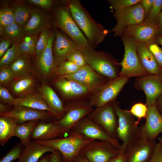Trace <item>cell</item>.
Returning <instances> with one entry per match:
<instances>
[{
	"label": "cell",
	"instance_id": "obj_42",
	"mask_svg": "<svg viewBox=\"0 0 162 162\" xmlns=\"http://www.w3.org/2000/svg\"><path fill=\"white\" fill-rule=\"evenodd\" d=\"M67 60L72 62L80 68L87 64L85 57L79 49L71 52L68 56Z\"/></svg>",
	"mask_w": 162,
	"mask_h": 162
},
{
	"label": "cell",
	"instance_id": "obj_16",
	"mask_svg": "<svg viewBox=\"0 0 162 162\" xmlns=\"http://www.w3.org/2000/svg\"><path fill=\"white\" fill-rule=\"evenodd\" d=\"M90 104L78 103L67 108L66 112L56 122L63 134L71 130L82 118L88 116L92 111Z\"/></svg>",
	"mask_w": 162,
	"mask_h": 162
},
{
	"label": "cell",
	"instance_id": "obj_60",
	"mask_svg": "<svg viewBox=\"0 0 162 162\" xmlns=\"http://www.w3.org/2000/svg\"><path fill=\"white\" fill-rule=\"evenodd\" d=\"M158 75L162 83V67L160 68Z\"/></svg>",
	"mask_w": 162,
	"mask_h": 162
},
{
	"label": "cell",
	"instance_id": "obj_8",
	"mask_svg": "<svg viewBox=\"0 0 162 162\" xmlns=\"http://www.w3.org/2000/svg\"><path fill=\"white\" fill-rule=\"evenodd\" d=\"M120 153L119 150L112 143L98 140L90 142L80 152L90 162H108Z\"/></svg>",
	"mask_w": 162,
	"mask_h": 162
},
{
	"label": "cell",
	"instance_id": "obj_61",
	"mask_svg": "<svg viewBox=\"0 0 162 162\" xmlns=\"http://www.w3.org/2000/svg\"><path fill=\"white\" fill-rule=\"evenodd\" d=\"M159 142L160 143L162 146V135L159 138Z\"/></svg>",
	"mask_w": 162,
	"mask_h": 162
},
{
	"label": "cell",
	"instance_id": "obj_32",
	"mask_svg": "<svg viewBox=\"0 0 162 162\" xmlns=\"http://www.w3.org/2000/svg\"><path fill=\"white\" fill-rule=\"evenodd\" d=\"M7 68L13 71L17 79L28 74L33 70L30 58L22 55Z\"/></svg>",
	"mask_w": 162,
	"mask_h": 162
},
{
	"label": "cell",
	"instance_id": "obj_6",
	"mask_svg": "<svg viewBox=\"0 0 162 162\" xmlns=\"http://www.w3.org/2000/svg\"><path fill=\"white\" fill-rule=\"evenodd\" d=\"M124 47V54L120 63L121 69L118 76L129 78L149 74L142 66L137 52V41L134 38L122 34L120 36Z\"/></svg>",
	"mask_w": 162,
	"mask_h": 162
},
{
	"label": "cell",
	"instance_id": "obj_27",
	"mask_svg": "<svg viewBox=\"0 0 162 162\" xmlns=\"http://www.w3.org/2000/svg\"><path fill=\"white\" fill-rule=\"evenodd\" d=\"M55 85L64 95L68 97L81 96L89 93L86 88L79 83L62 76L56 82Z\"/></svg>",
	"mask_w": 162,
	"mask_h": 162
},
{
	"label": "cell",
	"instance_id": "obj_52",
	"mask_svg": "<svg viewBox=\"0 0 162 162\" xmlns=\"http://www.w3.org/2000/svg\"><path fill=\"white\" fill-rule=\"evenodd\" d=\"M49 162H63L59 152L56 150L52 153Z\"/></svg>",
	"mask_w": 162,
	"mask_h": 162
},
{
	"label": "cell",
	"instance_id": "obj_21",
	"mask_svg": "<svg viewBox=\"0 0 162 162\" xmlns=\"http://www.w3.org/2000/svg\"><path fill=\"white\" fill-rule=\"evenodd\" d=\"M55 27L51 30L47 45L40 55L36 58L37 67L40 72L45 76L49 75L55 68L54 64L52 46L55 38Z\"/></svg>",
	"mask_w": 162,
	"mask_h": 162
},
{
	"label": "cell",
	"instance_id": "obj_41",
	"mask_svg": "<svg viewBox=\"0 0 162 162\" xmlns=\"http://www.w3.org/2000/svg\"><path fill=\"white\" fill-rule=\"evenodd\" d=\"M147 106L142 103L134 104L129 110L131 113L138 118L137 121L139 124L140 120L142 118H145L147 111Z\"/></svg>",
	"mask_w": 162,
	"mask_h": 162
},
{
	"label": "cell",
	"instance_id": "obj_44",
	"mask_svg": "<svg viewBox=\"0 0 162 162\" xmlns=\"http://www.w3.org/2000/svg\"><path fill=\"white\" fill-rule=\"evenodd\" d=\"M29 4L35 5L52 12L55 1L52 0H28Z\"/></svg>",
	"mask_w": 162,
	"mask_h": 162
},
{
	"label": "cell",
	"instance_id": "obj_57",
	"mask_svg": "<svg viewBox=\"0 0 162 162\" xmlns=\"http://www.w3.org/2000/svg\"><path fill=\"white\" fill-rule=\"evenodd\" d=\"M7 106L2 104H0V114H4L8 112Z\"/></svg>",
	"mask_w": 162,
	"mask_h": 162
},
{
	"label": "cell",
	"instance_id": "obj_33",
	"mask_svg": "<svg viewBox=\"0 0 162 162\" xmlns=\"http://www.w3.org/2000/svg\"><path fill=\"white\" fill-rule=\"evenodd\" d=\"M3 28L0 37L9 41L12 44H18L25 36L23 28L15 22L8 26L3 27Z\"/></svg>",
	"mask_w": 162,
	"mask_h": 162
},
{
	"label": "cell",
	"instance_id": "obj_36",
	"mask_svg": "<svg viewBox=\"0 0 162 162\" xmlns=\"http://www.w3.org/2000/svg\"><path fill=\"white\" fill-rule=\"evenodd\" d=\"M52 27L44 30L40 33L35 48L34 55L36 58L40 55L46 47L49 40L50 31Z\"/></svg>",
	"mask_w": 162,
	"mask_h": 162
},
{
	"label": "cell",
	"instance_id": "obj_17",
	"mask_svg": "<svg viewBox=\"0 0 162 162\" xmlns=\"http://www.w3.org/2000/svg\"><path fill=\"white\" fill-rule=\"evenodd\" d=\"M79 49L75 42L68 36L55 27V38L52 46V52L55 68L67 60L69 55Z\"/></svg>",
	"mask_w": 162,
	"mask_h": 162
},
{
	"label": "cell",
	"instance_id": "obj_31",
	"mask_svg": "<svg viewBox=\"0 0 162 162\" xmlns=\"http://www.w3.org/2000/svg\"><path fill=\"white\" fill-rule=\"evenodd\" d=\"M38 120L32 121L21 124H18L15 129L14 136L18 137L20 142L25 147L31 142L32 133L38 123Z\"/></svg>",
	"mask_w": 162,
	"mask_h": 162
},
{
	"label": "cell",
	"instance_id": "obj_18",
	"mask_svg": "<svg viewBox=\"0 0 162 162\" xmlns=\"http://www.w3.org/2000/svg\"><path fill=\"white\" fill-rule=\"evenodd\" d=\"M145 123L140 127L141 138L154 141L162 133V115L157 110L155 105L147 106Z\"/></svg>",
	"mask_w": 162,
	"mask_h": 162
},
{
	"label": "cell",
	"instance_id": "obj_49",
	"mask_svg": "<svg viewBox=\"0 0 162 162\" xmlns=\"http://www.w3.org/2000/svg\"><path fill=\"white\" fill-rule=\"evenodd\" d=\"M154 0H142L140 2L144 10L145 19L150 14Z\"/></svg>",
	"mask_w": 162,
	"mask_h": 162
},
{
	"label": "cell",
	"instance_id": "obj_9",
	"mask_svg": "<svg viewBox=\"0 0 162 162\" xmlns=\"http://www.w3.org/2000/svg\"><path fill=\"white\" fill-rule=\"evenodd\" d=\"M62 77L76 82L86 88L89 92L94 94L110 81L107 78L94 71L87 64L73 74Z\"/></svg>",
	"mask_w": 162,
	"mask_h": 162
},
{
	"label": "cell",
	"instance_id": "obj_48",
	"mask_svg": "<svg viewBox=\"0 0 162 162\" xmlns=\"http://www.w3.org/2000/svg\"><path fill=\"white\" fill-rule=\"evenodd\" d=\"M150 162H162V146L160 142L157 143L155 150Z\"/></svg>",
	"mask_w": 162,
	"mask_h": 162
},
{
	"label": "cell",
	"instance_id": "obj_23",
	"mask_svg": "<svg viewBox=\"0 0 162 162\" xmlns=\"http://www.w3.org/2000/svg\"><path fill=\"white\" fill-rule=\"evenodd\" d=\"M56 150L51 146L33 140L23 149L17 162H38L45 153H52Z\"/></svg>",
	"mask_w": 162,
	"mask_h": 162
},
{
	"label": "cell",
	"instance_id": "obj_37",
	"mask_svg": "<svg viewBox=\"0 0 162 162\" xmlns=\"http://www.w3.org/2000/svg\"><path fill=\"white\" fill-rule=\"evenodd\" d=\"M80 68L72 62L66 60L56 67L53 72L60 77L73 74Z\"/></svg>",
	"mask_w": 162,
	"mask_h": 162
},
{
	"label": "cell",
	"instance_id": "obj_12",
	"mask_svg": "<svg viewBox=\"0 0 162 162\" xmlns=\"http://www.w3.org/2000/svg\"><path fill=\"white\" fill-rule=\"evenodd\" d=\"M54 26L52 12L37 6H32L31 16L23 28L25 36L39 34L44 30Z\"/></svg>",
	"mask_w": 162,
	"mask_h": 162
},
{
	"label": "cell",
	"instance_id": "obj_46",
	"mask_svg": "<svg viewBox=\"0 0 162 162\" xmlns=\"http://www.w3.org/2000/svg\"><path fill=\"white\" fill-rule=\"evenodd\" d=\"M17 45L22 55L30 58L34 55L35 53L32 50L27 42L24 39L17 44Z\"/></svg>",
	"mask_w": 162,
	"mask_h": 162
},
{
	"label": "cell",
	"instance_id": "obj_19",
	"mask_svg": "<svg viewBox=\"0 0 162 162\" xmlns=\"http://www.w3.org/2000/svg\"><path fill=\"white\" fill-rule=\"evenodd\" d=\"M158 28L156 24L143 22L129 26L125 29L123 34L132 38L148 46L154 42Z\"/></svg>",
	"mask_w": 162,
	"mask_h": 162
},
{
	"label": "cell",
	"instance_id": "obj_24",
	"mask_svg": "<svg viewBox=\"0 0 162 162\" xmlns=\"http://www.w3.org/2000/svg\"><path fill=\"white\" fill-rule=\"evenodd\" d=\"M39 92L56 118L59 120L62 118L66 112L67 108L55 91L48 85L44 84L40 88Z\"/></svg>",
	"mask_w": 162,
	"mask_h": 162
},
{
	"label": "cell",
	"instance_id": "obj_4",
	"mask_svg": "<svg viewBox=\"0 0 162 162\" xmlns=\"http://www.w3.org/2000/svg\"><path fill=\"white\" fill-rule=\"evenodd\" d=\"M87 64L94 71L110 80L118 76L120 63L112 56L102 51H97L90 47L79 49Z\"/></svg>",
	"mask_w": 162,
	"mask_h": 162
},
{
	"label": "cell",
	"instance_id": "obj_56",
	"mask_svg": "<svg viewBox=\"0 0 162 162\" xmlns=\"http://www.w3.org/2000/svg\"><path fill=\"white\" fill-rule=\"evenodd\" d=\"M75 162H90L80 153L75 159Z\"/></svg>",
	"mask_w": 162,
	"mask_h": 162
},
{
	"label": "cell",
	"instance_id": "obj_20",
	"mask_svg": "<svg viewBox=\"0 0 162 162\" xmlns=\"http://www.w3.org/2000/svg\"><path fill=\"white\" fill-rule=\"evenodd\" d=\"M0 115L14 118L17 120L18 124L34 120L45 121L49 119L52 116H54L48 111L23 106H15L9 112Z\"/></svg>",
	"mask_w": 162,
	"mask_h": 162
},
{
	"label": "cell",
	"instance_id": "obj_5",
	"mask_svg": "<svg viewBox=\"0 0 162 162\" xmlns=\"http://www.w3.org/2000/svg\"><path fill=\"white\" fill-rule=\"evenodd\" d=\"M113 102L118 117L117 137L123 141L120 152L123 154L128 145L141 138L140 127L129 110L121 109L117 102Z\"/></svg>",
	"mask_w": 162,
	"mask_h": 162
},
{
	"label": "cell",
	"instance_id": "obj_50",
	"mask_svg": "<svg viewBox=\"0 0 162 162\" xmlns=\"http://www.w3.org/2000/svg\"><path fill=\"white\" fill-rule=\"evenodd\" d=\"M12 44L9 41L0 37V58H1L5 53Z\"/></svg>",
	"mask_w": 162,
	"mask_h": 162
},
{
	"label": "cell",
	"instance_id": "obj_11",
	"mask_svg": "<svg viewBox=\"0 0 162 162\" xmlns=\"http://www.w3.org/2000/svg\"><path fill=\"white\" fill-rule=\"evenodd\" d=\"M129 78L123 76H118L110 80L91 99L89 104L91 106L99 107L115 101Z\"/></svg>",
	"mask_w": 162,
	"mask_h": 162
},
{
	"label": "cell",
	"instance_id": "obj_43",
	"mask_svg": "<svg viewBox=\"0 0 162 162\" xmlns=\"http://www.w3.org/2000/svg\"><path fill=\"white\" fill-rule=\"evenodd\" d=\"M16 77L13 71L7 68L0 67V82L1 86L6 85L12 82Z\"/></svg>",
	"mask_w": 162,
	"mask_h": 162
},
{
	"label": "cell",
	"instance_id": "obj_13",
	"mask_svg": "<svg viewBox=\"0 0 162 162\" xmlns=\"http://www.w3.org/2000/svg\"><path fill=\"white\" fill-rule=\"evenodd\" d=\"M71 130L78 132L89 139L109 142L119 150L121 148L122 144L117 139L111 136L88 116L81 119Z\"/></svg>",
	"mask_w": 162,
	"mask_h": 162
},
{
	"label": "cell",
	"instance_id": "obj_45",
	"mask_svg": "<svg viewBox=\"0 0 162 162\" xmlns=\"http://www.w3.org/2000/svg\"><path fill=\"white\" fill-rule=\"evenodd\" d=\"M157 63L160 68L162 67V48L160 47L155 42L148 45Z\"/></svg>",
	"mask_w": 162,
	"mask_h": 162
},
{
	"label": "cell",
	"instance_id": "obj_47",
	"mask_svg": "<svg viewBox=\"0 0 162 162\" xmlns=\"http://www.w3.org/2000/svg\"><path fill=\"white\" fill-rule=\"evenodd\" d=\"M0 97L3 102L12 105L15 98L10 93L8 90L3 86H0Z\"/></svg>",
	"mask_w": 162,
	"mask_h": 162
},
{
	"label": "cell",
	"instance_id": "obj_26",
	"mask_svg": "<svg viewBox=\"0 0 162 162\" xmlns=\"http://www.w3.org/2000/svg\"><path fill=\"white\" fill-rule=\"evenodd\" d=\"M12 105L15 106H23L47 111L56 117L53 112L40 94H28L23 97L15 98Z\"/></svg>",
	"mask_w": 162,
	"mask_h": 162
},
{
	"label": "cell",
	"instance_id": "obj_59",
	"mask_svg": "<svg viewBox=\"0 0 162 162\" xmlns=\"http://www.w3.org/2000/svg\"><path fill=\"white\" fill-rule=\"evenodd\" d=\"M154 42L158 45H160L162 46V34L157 35Z\"/></svg>",
	"mask_w": 162,
	"mask_h": 162
},
{
	"label": "cell",
	"instance_id": "obj_7",
	"mask_svg": "<svg viewBox=\"0 0 162 162\" xmlns=\"http://www.w3.org/2000/svg\"><path fill=\"white\" fill-rule=\"evenodd\" d=\"M113 16L115 18L117 23L110 32L114 33L115 37L120 36L128 26L142 23L145 20L144 11L140 3L114 10Z\"/></svg>",
	"mask_w": 162,
	"mask_h": 162
},
{
	"label": "cell",
	"instance_id": "obj_38",
	"mask_svg": "<svg viewBox=\"0 0 162 162\" xmlns=\"http://www.w3.org/2000/svg\"><path fill=\"white\" fill-rule=\"evenodd\" d=\"M162 10V0H154L151 11L144 22L157 25L158 17Z\"/></svg>",
	"mask_w": 162,
	"mask_h": 162
},
{
	"label": "cell",
	"instance_id": "obj_2",
	"mask_svg": "<svg viewBox=\"0 0 162 162\" xmlns=\"http://www.w3.org/2000/svg\"><path fill=\"white\" fill-rule=\"evenodd\" d=\"M52 12L55 27L70 38L79 49L90 47L86 38L73 18L65 0L55 1Z\"/></svg>",
	"mask_w": 162,
	"mask_h": 162
},
{
	"label": "cell",
	"instance_id": "obj_29",
	"mask_svg": "<svg viewBox=\"0 0 162 162\" xmlns=\"http://www.w3.org/2000/svg\"><path fill=\"white\" fill-rule=\"evenodd\" d=\"M14 14L15 22L23 28L30 17L32 6L20 2L10 4Z\"/></svg>",
	"mask_w": 162,
	"mask_h": 162
},
{
	"label": "cell",
	"instance_id": "obj_3",
	"mask_svg": "<svg viewBox=\"0 0 162 162\" xmlns=\"http://www.w3.org/2000/svg\"><path fill=\"white\" fill-rule=\"evenodd\" d=\"M93 140L87 138L78 132L71 130L69 135L65 137L47 141H34L51 146L58 151L63 162H75L82 149Z\"/></svg>",
	"mask_w": 162,
	"mask_h": 162
},
{
	"label": "cell",
	"instance_id": "obj_28",
	"mask_svg": "<svg viewBox=\"0 0 162 162\" xmlns=\"http://www.w3.org/2000/svg\"><path fill=\"white\" fill-rule=\"evenodd\" d=\"M18 122L12 117L0 115V144L2 146L5 144L12 136H14L15 129Z\"/></svg>",
	"mask_w": 162,
	"mask_h": 162
},
{
	"label": "cell",
	"instance_id": "obj_22",
	"mask_svg": "<svg viewBox=\"0 0 162 162\" xmlns=\"http://www.w3.org/2000/svg\"><path fill=\"white\" fill-rule=\"evenodd\" d=\"M63 134L56 121L54 122H39L34 128L31 139L36 141H47L52 140Z\"/></svg>",
	"mask_w": 162,
	"mask_h": 162
},
{
	"label": "cell",
	"instance_id": "obj_55",
	"mask_svg": "<svg viewBox=\"0 0 162 162\" xmlns=\"http://www.w3.org/2000/svg\"><path fill=\"white\" fill-rule=\"evenodd\" d=\"M157 25L158 28V35L162 34V10L158 17L157 22Z\"/></svg>",
	"mask_w": 162,
	"mask_h": 162
},
{
	"label": "cell",
	"instance_id": "obj_30",
	"mask_svg": "<svg viewBox=\"0 0 162 162\" xmlns=\"http://www.w3.org/2000/svg\"><path fill=\"white\" fill-rule=\"evenodd\" d=\"M35 86L34 79L28 74L17 78L13 82L11 88L17 95L28 94L33 90Z\"/></svg>",
	"mask_w": 162,
	"mask_h": 162
},
{
	"label": "cell",
	"instance_id": "obj_15",
	"mask_svg": "<svg viewBox=\"0 0 162 162\" xmlns=\"http://www.w3.org/2000/svg\"><path fill=\"white\" fill-rule=\"evenodd\" d=\"M134 85L136 89L144 92L147 106L155 105L156 99L162 94V83L158 74L136 77Z\"/></svg>",
	"mask_w": 162,
	"mask_h": 162
},
{
	"label": "cell",
	"instance_id": "obj_54",
	"mask_svg": "<svg viewBox=\"0 0 162 162\" xmlns=\"http://www.w3.org/2000/svg\"><path fill=\"white\" fill-rule=\"evenodd\" d=\"M155 106L158 111L162 115V94L156 99Z\"/></svg>",
	"mask_w": 162,
	"mask_h": 162
},
{
	"label": "cell",
	"instance_id": "obj_51",
	"mask_svg": "<svg viewBox=\"0 0 162 162\" xmlns=\"http://www.w3.org/2000/svg\"><path fill=\"white\" fill-rule=\"evenodd\" d=\"M39 34L26 36H25L24 38V40L27 42L32 50L34 53L36 45Z\"/></svg>",
	"mask_w": 162,
	"mask_h": 162
},
{
	"label": "cell",
	"instance_id": "obj_34",
	"mask_svg": "<svg viewBox=\"0 0 162 162\" xmlns=\"http://www.w3.org/2000/svg\"><path fill=\"white\" fill-rule=\"evenodd\" d=\"M22 55L17 44H12L11 47L1 58L0 67L8 68Z\"/></svg>",
	"mask_w": 162,
	"mask_h": 162
},
{
	"label": "cell",
	"instance_id": "obj_39",
	"mask_svg": "<svg viewBox=\"0 0 162 162\" xmlns=\"http://www.w3.org/2000/svg\"><path fill=\"white\" fill-rule=\"evenodd\" d=\"M142 0H109L110 8L115 10L127 8L140 3Z\"/></svg>",
	"mask_w": 162,
	"mask_h": 162
},
{
	"label": "cell",
	"instance_id": "obj_40",
	"mask_svg": "<svg viewBox=\"0 0 162 162\" xmlns=\"http://www.w3.org/2000/svg\"><path fill=\"white\" fill-rule=\"evenodd\" d=\"M23 146L21 142L16 145L1 159L0 162H12L18 159L23 149Z\"/></svg>",
	"mask_w": 162,
	"mask_h": 162
},
{
	"label": "cell",
	"instance_id": "obj_35",
	"mask_svg": "<svg viewBox=\"0 0 162 162\" xmlns=\"http://www.w3.org/2000/svg\"><path fill=\"white\" fill-rule=\"evenodd\" d=\"M0 25L5 27L15 22L13 11L8 3L1 4Z\"/></svg>",
	"mask_w": 162,
	"mask_h": 162
},
{
	"label": "cell",
	"instance_id": "obj_25",
	"mask_svg": "<svg viewBox=\"0 0 162 162\" xmlns=\"http://www.w3.org/2000/svg\"><path fill=\"white\" fill-rule=\"evenodd\" d=\"M137 52L140 62L145 70L149 74H158L160 68L148 45L137 41Z\"/></svg>",
	"mask_w": 162,
	"mask_h": 162
},
{
	"label": "cell",
	"instance_id": "obj_14",
	"mask_svg": "<svg viewBox=\"0 0 162 162\" xmlns=\"http://www.w3.org/2000/svg\"><path fill=\"white\" fill-rule=\"evenodd\" d=\"M155 140L140 138L127 147L125 153L127 162H150L155 150Z\"/></svg>",
	"mask_w": 162,
	"mask_h": 162
},
{
	"label": "cell",
	"instance_id": "obj_1",
	"mask_svg": "<svg viewBox=\"0 0 162 162\" xmlns=\"http://www.w3.org/2000/svg\"><path fill=\"white\" fill-rule=\"evenodd\" d=\"M71 14L86 38L90 46L95 49L110 32L96 22L79 0H65Z\"/></svg>",
	"mask_w": 162,
	"mask_h": 162
},
{
	"label": "cell",
	"instance_id": "obj_10",
	"mask_svg": "<svg viewBox=\"0 0 162 162\" xmlns=\"http://www.w3.org/2000/svg\"><path fill=\"white\" fill-rule=\"evenodd\" d=\"M113 102L101 107H96L88 116L111 136L117 138L118 117Z\"/></svg>",
	"mask_w": 162,
	"mask_h": 162
},
{
	"label": "cell",
	"instance_id": "obj_58",
	"mask_svg": "<svg viewBox=\"0 0 162 162\" xmlns=\"http://www.w3.org/2000/svg\"><path fill=\"white\" fill-rule=\"evenodd\" d=\"M51 154L43 156L38 162H49Z\"/></svg>",
	"mask_w": 162,
	"mask_h": 162
},
{
	"label": "cell",
	"instance_id": "obj_53",
	"mask_svg": "<svg viewBox=\"0 0 162 162\" xmlns=\"http://www.w3.org/2000/svg\"><path fill=\"white\" fill-rule=\"evenodd\" d=\"M108 162H127L126 154L125 153H120L117 156Z\"/></svg>",
	"mask_w": 162,
	"mask_h": 162
}]
</instances>
